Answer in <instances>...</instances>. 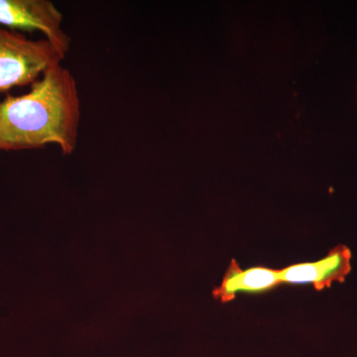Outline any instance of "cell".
Masks as SVG:
<instances>
[{
  "label": "cell",
  "mask_w": 357,
  "mask_h": 357,
  "mask_svg": "<svg viewBox=\"0 0 357 357\" xmlns=\"http://www.w3.org/2000/svg\"><path fill=\"white\" fill-rule=\"evenodd\" d=\"M82 109L74 75L54 66L21 96H0V153L57 145L65 156L77 149Z\"/></svg>",
  "instance_id": "cell-1"
},
{
  "label": "cell",
  "mask_w": 357,
  "mask_h": 357,
  "mask_svg": "<svg viewBox=\"0 0 357 357\" xmlns=\"http://www.w3.org/2000/svg\"><path fill=\"white\" fill-rule=\"evenodd\" d=\"M63 60L46 39L31 40L0 26V93L32 86Z\"/></svg>",
  "instance_id": "cell-2"
},
{
  "label": "cell",
  "mask_w": 357,
  "mask_h": 357,
  "mask_svg": "<svg viewBox=\"0 0 357 357\" xmlns=\"http://www.w3.org/2000/svg\"><path fill=\"white\" fill-rule=\"evenodd\" d=\"M63 14L50 0H0V26L20 32H40L65 59L72 38L63 28Z\"/></svg>",
  "instance_id": "cell-3"
},
{
  "label": "cell",
  "mask_w": 357,
  "mask_h": 357,
  "mask_svg": "<svg viewBox=\"0 0 357 357\" xmlns=\"http://www.w3.org/2000/svg\"><path fill=\"white\" fill-rule=\"evenodd\" d=\"M351 251L347 246H335L326 257L316 262L299 263L279 270L281 283L309 284L316 290L342 283L351 271Z\"/></svg>",
  "instance_id": "cell-4"
},
{
  "label": "cell",
  "mask_w": 357,
  "mask_h": 357,
  "mask_svg": "<svg viewBox=\"0 0 357 357\" xmlns=\"http://www.w3.org/2000/svg\"><path fill=\"white\" fill-rule=\"evenodd\" d=\"M279 270L256 266L243 270L232 260L223 276L220 287L213 290V296L222 302H230L241 293H264L280 285Z\"/></svg>",
  "instance_id": "cell-5"
}]
</instances>
